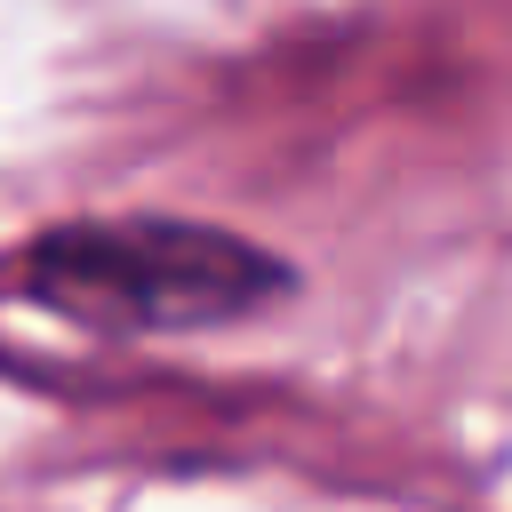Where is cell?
<instances>
[{
  "label": "cell",
  "instance_id": "1",
  "mask_svg": "<svg viewBox=\"0 0 512 512\" xmlns=\"http://www.w3.org/2000/svg\"><path fill=\"white\" fill-rule=\"evenodd\" d=\"M24 296L104 336H184L280 304L296 280L240 232L184 216H88L56 224L16 264Z\"/></svg>",
  "mask_w": 512,
  "mask_h": 512
}]
</instances>
